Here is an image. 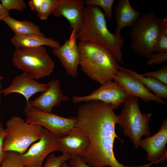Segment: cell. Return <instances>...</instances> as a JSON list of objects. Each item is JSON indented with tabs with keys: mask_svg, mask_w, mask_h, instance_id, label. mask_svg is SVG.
Listing matches in <instances>:
<instances>
[{
	"mask_svg": "<svg viewBox=\"0 0 167 167\" xmlns=\"http://www.w3.org/2000/svg\"><path fill=\"white\" fill-rule=\"evenodd\" d=\"M85 102L78 108L75 117V127L82 131L90 141L87 149L79 156L82 161L92 167H142L125 166L119 163L115 156V139L122 143L124 141L115 132L119 116L113 108L98 100Z\"/></svg>",
	"mask_w": 167,
	"mask_h": 167,
	"instance_id": "1",
	"label": "cell"
},
{
	"mask_svg": "<svg viewBox=\"0 0 167 167\" xmlns=\"http://www.w3.org/2000/svg\"><path fill=\"white\" fill-rule=\"evenodd\" d=\"M79 41H88L103 46L114 55L118 62L124 64L122 49L125 39L109 30L105 17L99 7L85 5L82 25L77 33Z\"/></svg>",
	"mask_w": 167,
	"mask_h": 167,
	"instance_id": "2",
	"label": "cell"
},
{
	"mask_svg": "<svg viewBox=\"0 0 167 167\" xmlns=\"http://www.w3.org/2000/svg\"><path fill=\"white\" fill-rule=\"evenodd\" d=\"M79 66L82 71L94 81L103 84L113 80L119 66L114 55L101 45L79 41Z\"/></svg>",
	"mask_w": 167,
	"mask_h": 167,
	"instance_id": "3",
	"label": "cell"
},
{
	"mask_svg": "<svg viewBox=\"0 0 167 167\" xmlns=\"http://www.w3.org/2000/svg\"><path fill=\"white\" fill-rule=\"evenodd\" d=\"M123 104L118 115V124L122 129L124 134L131 140L134 148L137 149L142 136L147 137L151 135L149 124L152 113H141L137 97L129 95Z\"/></svg>",
	"mask_w": 167,
	"mask_h": 167,
	"instance_id": "4",
	"label": "cell"
},
{
	"mask_svg": "<svg viewBox=\"0 0 167 167\" xmlns=\"http://www.w3.org/2000/svg\"><path fill=\"white\" fill-rule=\"evenodd\" d=\"M3 150L20 154L40 139L43 130L41 126L27 122L20 117L12 116L6 122Z\"/></svg>",
	"mask_w": 167,
	"mask_h": 167,
	"instance_id": "5",
	"label": "cell"
},
{
	"mask_svg": "<svg viewBox=\"0 0 167 167\" xmlns=\"http://www.w3.org/2000/svg\"><path fill=\"white\" fill-rule=\"evenodd\" d=\"M12 61L16 68L36 80L49 76L55 66L44 46L16 49Z\"/></svg>",
	"mask_w": 167,
	"mask_h": 167,
	"instance_id": "6",
	"label": "cell"
},
{
	"mask_svg": "<svg viewBox=\"0 0 167 167\" xmlns=\"http://www.w3.org/2000/svg\"><path fill=\"white\" fill-rule=\"evenodd\" d=\"M131 26L130 34L131 47L140 56L148 59L153 53V48L157 35L160 18L153 11L141 14Z\"/></svg>",
	"mask_w": 167,
	"mask_h": 167,
	"instance_id": "7",
	"label": "cell"
},
{
	"mask_svg": "<svg viewBox=\"0 0 167 167\" xmlns=\"http://www.w3.org/2000/svg\"><path fill=\"white\" fill-rule=\"evenodd\" d=\"M24 112L27 122L44 127L57 138L66 136L75 126V117L66 118L52 113L43 112L31 106L29 103H26Z\"/></svg>",
	"mask_w": 167,
	"mask_h": 167,
	"instance_id": "8",
	"label": "cell"
},
{
	"mask_svg": "<svg viewBox=\"0 0 167 167\" xmlns=\"http://www.w3.org/2000/svg\"><path fill=\"white\" fill-rule=\"evenodd\" d=\"M129 96L119 84L112 81L101 85L89 95L81 96H73L71 100L73 103L75 104L92 100L99 101L110 105L114 109H116L124 103Z\"/></svg>",
	"mask_w": 167,
	"mask_h": 167,
	"instance_id": "9",
	"label": "cell"
},
{
	"mask_svg": "<svg viewBox=\"0 0 167 167\" xmlns=\"http://www.w3.org/2000/svg\"><path fill=\"white\" fill-rule=\"evenodd\" d=\"M56 138L43 128L41 138L23 154L20 158L26 167H42L43 162L51 152L58 151Z\"/></svg>",
	"mask_w": 167,
	"mask_h": 167,
	"instance_id": "10",
	"label": "cell"
},
{
	"mask_svg": "<svg viewBox=\"0 0 167 167\" xmlns=\"http://www.w3.org/2000/svg\"><path fill=\"white\" fill-rule=\"evenodd\" d=\"M167 118L162 122L159 130L154 135L141 139L139 146L147 153V160L156 164L167 159Z\"/></svg>",
	"mask_w": 167,
	"mask_h": 167,
	"instance_id": "11",
	"label": "cell"
},
{
	"mask_svg": "<svg viewBox=\"0 0 167 167\" xmlns=\"http://www.w3.org/2000/svg\"><path fill=\"white\" fill-rule=\"evenodd\" d=\"M77 33L72 29L69 38L59 48L53 49L52 50L53 54L58 59L67 74L73 78L78 75L79 63Z\"/></svg>",
	"mask_w": 167,
	"mask_h": 167,
	"instance_id": "12",
	"label": "cell"
},
{
	"mask_svg": "<svg viewBox=\"0 0 167 167\" xmlns=\"http://www.w3.org/2000/svg\"><path fill=\"white\" fill-rule=\"evenodd\" d=\"M48 88L47 83H40L27 73L23 72L13 78L9 86L2 89L1 94L4 96L14 93L20 94L24 97L28 103L32 96L38 92H45Z\"/></svg>",
	"mask_w": 167,
	"mask_h": 167,
	"instance_id": "13",
	"label": "cell"
},
{
	"mask_svg": "<svg viewBox=\"0 0 167 167\" xmlns=\"http://www.w3.org/2000/svg\"><path fill=\"white\" fill-rule=\"evenodd\" d=\"M113 80L119 84L129 95L139 97L147 103L152 101L166 104L162 98L151 93L139 79L125 71L119 70Z\"/></svg>",
	"mask_w": 167,
	"mask_h": 167,
	"instance_id": "14",
	"label": "cell"
},
{
	"mask_svg": "<svg viewBox=\"0 0 167 167\" xmlns=\"http://www.w3.org/2000/svg\"><path fill=\"white\" fill-rule=\"evenodd\" d=\"M47 84L46 90L36 99L30 101L29 103L40 111L51 113L54 107L59 105L62 101L70 100L71 98L64 95L59 79L52 80Z\"/></svg>",
	"mask_w": 167,
	"mask_h": 167,
	"instance_id": "15",
	"label": "cell"
},
{
	"mask_svg": "<svg viewBox=\"0 0 167 167\" xmlns=\"http://www.w3.org/2000/svg\"><path fill=\"white\" fill-rule=\"evenodd\" d=\"M85 4L83 0H58L52 14L65 18L77 33L81 28Z\"/></svg>",
	"mask_w": 167,
	"mask_h": 167,
	"instance_id": "16",
	"label": "cell"
},
{
	"mask_svg": "<svg viewBox=\"0 0 167 167\" xmlns=\"http://www.w3.org/2000/svg\"><path fill=\"white\" fill-rule=\"evenodd\" d=\"M58 151L80 156L88 148L90 143L88 138L80 129L74 127L66 136L56 138Z\"/></svg>",
	"mask_w": 167,
	"mask_h": 167,
	"instance_id": "17",
	"label": "cell"
},
{
	"mask_svg": "<svg viewBox=\"0 0 167 167\" xmlns=\"http://www.w3.org/2000/svg\"><path fill=\"white\" fill-rule=\"evenodd\" d=\"M141 14L139 11L135 10L131 6L129 0H118L114 10L116 24L115 34L119 36L124 28L132 26Z\"/></svg>",
	"mask_w": 167,
	"mask_h": 167,
	"instance_id": "18",
	"label": "cell"
},
{
	"mask_svg": "<svg viewBox=\"0 0 167 167\" xmlns=\"http://www.w3.org/2000/svg\"><path fill=\"white\" fill-rule=\"evenodd\" d=\"M11 42L16 49L38 47L47 46L53 49L61 46L57 41L44 35L36 34L15 35L11 39Z\"/></svg>",
	"mask_w": 167,
	"mask_h": 167,
	"instance_id": "19",
	"label": "cell"
},
{
	"mask_svg": "<svg viewBox=\"0 0 167 167\" xmlns=\"http://www.w3.org/2000/svg\"><path fill=\"white\" fill-rule=\"evenodd\" d=\"M118 69L125 71L136 78L157 97L167 99V85L153 78L143 76L141 74L127 68L119 66Z\"/></svg>",
	"mask_w": 167,
	"mask_h": 167,
	"instance_id": "20",
	"label": "cell"
},
{
	"mask_svg": "<svg viewBox=\"0 0 167 167\" xmlns=\"http://www.w3.org/2000/svg\"><path fill=\"white\" fill-rule=\"evenodd\" d=\"M3 21L10 28L15 35H44L41 32L39 26L29 21L18 20L9 16L5 18Z\"/></svg>",
	"mask_w": 167,
	"mask_h": 167,
	"instance_id": "21",
	"label": "cell"
},
{
	"mask_svg": "<svg viewBox=\"0 0 167 167\" xmlns=\"http://www.w3.org/2000/svg\"><path fill=\"white\" fill-rule=\"evenodd\" d=\"M154 52L167 53V16L160 18L157 35L153 48Z\"/></svg>",
	"mask_w": 167,
	"mask_h": 167,
	"instance_id": "22",
	"label": "cell"
},
{
	"mask_svg": "<svg viewBox=\"0 0 167 167\" xmlns=\"http://www.w3.org/2000/svg\"><path fill=\"white\" fill-rule=\"evenodd\" d=\"M20 154L14 151L7 152L0 167H26L20 158Z\"/></svg>",
	"mask_w": 167,
	"mask_h": 167,
	"instance_id": "23",
	"label": "cell"
},
{
	"mask_svg": "<svg viewBox=\"0 0 167 167\" xmlns=\"http://www.w3.org/2000/svg\"><path fill=\"white\" fill-rule=\"evenodd\" d=\"M58 0H42L38 10L37 16L41 20L46 19L52 14Z\"/></svg>",
	"mask_w": 167,
	"mask_h": 167,
	"instance_id": "24",
	"label": "cell"
},
{
	"mask_svg": "<svg viewBox=\"0 0 167 167\" xmlns=\"http://www.w3.org/2000/svg\"><path fill=\"white\" fill-rule=\"evenodd\" d=\"M114 0H86L85 1V5H90L101 7L104 11V14L107 19H111L113 17L112 7Z\"/></svg>",
	"mask_w": 167,
	"mask_h": 167,
	"instance_id": "25",
	"label": "cell"
},
{
	"mask_svg": "<svg viewBox=\"0 0 167 167\" xmlns=\"http://www.w3.org/2000/svg\"><path fill=\"white\" fill-rule=\"evenodd\" d=\"M71 154L69 153H62L56 156L54 153L51 154L47 158L43 167H61L62 164L71 158Z\"/></svg>",
	"mask_w": 167,
	"mask_h": 167,
	"instance_id": "26",
	"label": "cell"
},
{
	"mask_svg": "<svg viewBox=\"0 0 167 167\" xmlns=\"http://www.w3.org/2000/svg\"><path fill=\"white\" fill-rule=\"evenodd\" d=\"M1 3L8 11L15 10L22 12L27 7L26 4L24 0H1Z\"/></svg>",
	"mask_w": 167,
	"mask_h": 167,
	"instance_id": "27",
	"label": "cell"
},
{
	"mask_svg": "<svg viewBox=\"0 0 167 167\" xmlns=\"http://www.w3.org/2000/svg\"><path fill=\"white\" fill-rule=\"evenodd\" d=\"M145 77L153 78L164 84L167 85V67L164 66L156 71L147 72L144 74H141Z\"/></svg>",
	"mask_w": 167,
	"mask_h": 167,
	"instance_id": "28",
	"label": "cell"
},
{
	"mask_svg": "<svg viewBox=\"0 0 167 167\" xmlns=\"http://www.w3.org/2000/svg\"><path fill=\"white\" fill-rule=\"evenodd\" d=\"M167 61V53H153L147 63L148 65L153 64H161Z\"/></svg>",
	"mask_w": 167,
	"mask_h": 167,
	"instance_id": "29",
	"label": "cell"
},
{
	"mask_svg": "<svg viewBox=\"0 0 167 167\" xmlns=\"http://www.w3.org/2000/svg\"><path fill=\"white\" fill-rule=\"evenodd\" d=\"M69 165L70 167H92L84 162L78 156L71 154L69 160ZM104 167H111L105 166Z\"/></svg>",
	"mask_w": 167,
	"mask_h": 167,
	"instance_id": "30",
	"label": "cell"
},
{
	"mask_svg": "<svg viewBox=\"0 0 167 167\" xmlns=\"http://www.w3.org/2000/svg\"><path fill=\"white\" fill-rule=\"evenodd\" d=\"M5 135V128L2 123L0 122V165L5 157L7 152L3 150V142Z\"/></svg>",
	"mask_w": 167,
	"mask_h": 167,
	"instance_id": "31",
	"label": "cell"
},
{
	"mask_svg": "<svg viewBox=\"0 0 167 167\" xmlns=\"http://www.w3.org/2000/svg\"><path fill=\"white\" fill-rule=\"evenodd\" d=\"M42 0H30L28 4L32 10L37 12Z\"/></svg>",
	"mask_w": 167,
	"mask_h": 167,
	"instance_id": "32",
	"label": "cell"
},
{
	"mask_svg": "<svg viewBox=\"0 0 167 167\" xmlns=\"http://www.w3.org/2000/svg\"><path fill=\"white\" fill-rule=\"evenodd\" d=\"M10 15L9 11L3 7L0 2V21H3L5 18Z\"/></svg>",
	"mask_w": 167,
	"mask_h": 167,
	"instance_id": "33",
	"label": "cell"
},
{
	"mask_svg": "<svg viewBox=\"0 0 167 167\" xmlns=\"http://www.w3.org/2000/svg\"><path fill=\"white\" fill-rule=\"evenodd\" d=\"M61 167H70V166L66 162H65L62 164Z\"/></svg>",
	"mask_w": 167,
	"mask_h": 167,
	"instance_id": "34",
	"label": "cell"
},
{
	"mask_svg": "<svg viewBox=\"0 0 167 167\" xmlns=\"http://www.w3.org/2000/svg\"><path fill=\"white\" fill-rule=\"evenodd\" d=\"M2 89V87L0 85V107L1 105V91ZM1 118L0 113V118Z\"/></svg>",
	"mask_w": 167,
	"mask_h": 167,
	"instance_id": "35",
	"label": "cell"
},
{
	"mask_svg": "<svg viewBox=\"0 0 167 167\" xmlns=\"http://www.w3.org/2000/svg\"><path fill=\"white\" fill-rule=\"evenodd\" d=\"M3 79V77L0 74V82Z\"/></svg>",
	"mask_w": 167,
	"mask_h": 167,
	"instance_id": "36",
	"label": "cell"
},
{
	"mask_svg": "<svg viewBox=\"0 0 167 167\" xmlns=\"http://www.w3.org/2000/svg\"><path fill=\"white\" fill-rule=\"evenodd\" d=\"M150 166H148V167H150Z\"/></svg>",
	"mask_w": 167,
	"mask_h": 167,
	"instance_id": "37",
	"label": "cell"
}]
</instances>
